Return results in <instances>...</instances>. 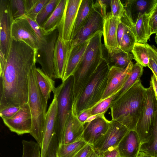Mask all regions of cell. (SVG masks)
<instances>
[{
	"mask_svg": "<svg viewBox=\"0 0 157 157\" xmlns=\"http://www.w3.org/2000/svg\"><path fill=\"white\" fill-rule=\"evenodd\" d=\"M36 50L12 39L3 67L0 69V111L28 103L29 76L36 63Z\"/></svg>",
	"mask_w": 157,
	"mask_h": 157,
	"instance_id": "cell-1",
	"label": "cell"
},
{
	"mask_svg": "<svg viewBox=\"0 0 157 157\" xmlns=\"http://www.w3.org/2000/svg\"><path fill=\"white\" fill-rule=\"evenodd\" d=\"M147 90L140 80L113 100L110 106L112 120L129 130H134L143 109Z\"/></svg>",
	"mask_w": 157,
	"mask_h": 157,
	"instance_id": "cell-2",
	"label": "cell"
},
{
	"mask_svg": "<svg viewBox=\"0 0 157 157\" xmlns=\"http://www.w3.org/2000/svg\"><path fill=\"white\" fill-rule=\"evenodd\" d=\"M103 31L97 33L90 39L82 57L73 73V104L79 97L103 59L101 37Z\"/></svg>",
	"mask_w": 157,
	"mask_h": 157,
	"instance_id": "cell-3",
	"label": "cell"
},
{
	"mask_svg": "<svg viewBox=\"0 0 157 157\" xmlns=\"http://www.w3.org/2000/svg\"><path fill=\"white\" fill-rule=\"evenodd\" d=\"M110 68L104 57L90 80L73 104L72 113L74 116L78 117L83 111L92 108L101 101L106 87Z\"/></svg>",
	"mask_w": 157,
	"mask_h": 157,
	"instance_id": "cell-4",
	"label": "cell"
},
{
	"mask_svg": "<svg viewBox=\"0 0 157 157\" xmlns=\"http://www.w3.org/2000/svg\"><path fill=\"white\" fill-rule=\"evenodd\" d=\"M29 76V104L32 118V127L30 134L41 146L43 141L47 102L38 86L35 75L34 67Z\"/></svg>",
	"mask_w": 157,
	"mask_h": 157,
	"instance_id": "cell-5",
	"label": "cell"
},
{
	"mask_svg": "<svg viewBox=\"0 0 157 157\" xmlns=\"http://www.w3.org/2000/svg\"><path fill=\"white\" fill-rule=\"evenodd\" d=\"M74 78L72 75L56 88L53 92L57 101L55 132L58 144H62L64 129L72 113Z\"/></svg>",
	"mask_w": 157,
	"mask_h": 157,
	"instance_id": "cell-6",
	"label": "cell"
},
{
	"mask_svg": "<svg viewBox=\"0 0 157 157\" xmlns=\"http://www.w3.org/2000/svg\"><path fill=\"white\" fill-rule=\"evenodd\" d=\"M157 110L155 92L150 85L147 88L143 109L134 130L138 134L141 144L146 141L151 134Z\"/></svg>",
	"mask_w": 157,
	"mask_h": 157,
	"instance_id": "cell-7",
	"label": "cell"
},
{
	"mask_svg": "<svg viewBox=\"0 0 157 157\" xmlns=\"http://www.w3.org/2000/svg\"><path fill=\"white\" fill-rule=\"evenodd\" d=\"M58 36L57 29L46 35V43H40L36 52V62L41 65L43 71L53 79L57 78L54 56L55 44Z\"/></svg>",
	"mask_w": 157,
	"mask_h": 157,
	"instance_id": "cell-8",
	"label": "cell"
},
{
	"mask_svg": "<svg viewBox=\"0 0 157 157\" xmlns=\"http://www.w3.org/2000/svg\"><path fill=\"white\" fill-rule=\"evenodd\" d=\"M129 130L121 124L112 120L106 132L92 145L94 150L100 155L106 151L116 148Z\"/></svg>",
	"mask_w": 157,
	"mask_h": 157,
	"instance_id": "cell-9",
	"label": "cell"
},
{
	"mask_svg": "<svg viewBox=\"0 0 157 157\" xmlns=\"http://www.w3.org/2000/svg\"><path fill=\"white\" fill-rule=\"evenodd\" d=\"M14 21L9 0H0V52L6 59L12 40V27Z\"/></svg>",
	"mask_w": 157,
	"mask_h": 157,
	"instance_id": "cell-10",
	"label": "cell"
},
{
	"mask_svg": "<svg viewBox=\"0 0 157 157\" xmlns=\"http://www.w3.org/2000/svg\"><path fill=\"white\" fill-rule=\"evenodd\" d=\"M82 0H67L63 15L57 29L58 37L65 41H71L75 24Z\"/></svg>",
	"mask_w": 157,
	"mask_h": 157,
	"instance_id": "cell-11",
	"label": "cell"
},
{
	"mask_svg": "<svg viewBox=\"0 0 157 157\" xmlns=\"http://www.w3.org/2000/svg\"><path fill=\"white\" fill-rule=\"evenodd\" d=\"M11 131L18 135L30 133L32 127V118L28 103L21 106L16 113L10 118L2 119Z\"/></svg>",
	"mask_w": 157,
	"mask_h": 157,
	"instance_id": "cell-12",
	"label": "cell"
},
{
	"mask_svg": "<svg viewBox=\"0 0 157 157\" xmlns=\"http://www.w3.org/2000/svg\"><path fill=\"white\" fill-rule=\"evenodd\" d=\"M133 65L132 62L124 69L116 67L110 68L101 101L116 94L121 89L130 75Z\"/></svg>",
	"mask_w": 157,
	"mask_h": 157,
	"instance_id": "cell-13",
	"label": "cell"
},
{
	"mask_svg": "<svg viewBox=\"0 0 157 157\" xmlns=\"http://www.w3.org/2000/svg\"><path fill=\"white\" fill-rule=\"evenodd\" d=\"M11 34L13 39L22 41L34 49L38 48L40 41L25 17L14 21Z\"/></svg>",
	"mask_w": 157,
	"mask_h": 157,
	"instance_id": "cell-14",
	"label": "cell"
},
{
	"mask_svg": "<svg viewBox=\"0 0 157 157\" xmlns=\"http://www.w3.org/2000/svg\"><path fill=\"white\" fill-rule=\"evenodd\" d=\"M103 21L102 16L94 10L84 25L72 38L71 41L72 46L85 42L98 32L103 31Z\"/></svg>",
	"mask_w": 157,
	"mask_h": 157,
	"instance_id": "cell-15",
	"label": "cell"
},
{
	"mask_svg": "<svg viewBox=\"0 0 157 157\" xmlns=\"http://www.w3.org/2000/svg\"><path fill=\"white\" fill-rule=\"evenodd\" d=\"M110 121L104 114L100 115L90 121L83 124L84 130L81 138L87 144L93 145L106 132Z\"/></svg>",
	"mask_w": 157,
	"mask_h": 157,
	"instance_id": "cell-16",
	"label": "cell"
},
{
	"mask_svg": "<svg viewBox=\"0 0 157 157\" xmlns=\"http://www.w3.org/2000/svg\"><path fill=\"white\" fill-rule=\"evenodd\" d=\"M121 19L114 17L111 12L104 18L103 35L108 55H112L118 52L117 32Z\"/></svg>",
	"mask_w": 157,
	"mask_h": 157,
	"instance_id": "cell-17",
	"label": "cell"
},
{
	"mask_svg": "<svg viewBox=\"0 0 157 157\" xmlns=\"http://www.w3.org/2000/svg\"><path fill=\"white\" fill-rule=\"evenodd\" d=\"M157 3V0H128L123 4L126 13L133 25L144 14H151Z\"/></svg>",
	"mask_w": 157,
	"mask_h": 157,
	"instance_id": "cell-18",
	"label": "cell"
},
{
	"mask_svg": "<svg viewBox=\"0 0 157 157\" xmlns=\"http://www.w3.org/2000/svg\"><path fill=\"white\" fill-rule=\"evenodd\" d=\"M72 47L71 41H64L58 36L56 42L54 61L57 78L63 79L69 55Z\"/></svg>",
	"mask_w": 157,
	"mask_h": 157,
	"instance_id": "cell-19",
	"label": "cell"
},
{
	"mask_svg": "<svg viewBox=\"0 0 157 157\" xmlns=\"http://www.w3.org/2000/svg\"><path fill=\"white\" fill-rule=\"evenodd\" d=\"M141 143L134 130H129L119 144L117 148L119 157H137Z\"/></svg>",
	"mask_w": 157,
	"mask_h": 157,
	"instance_id": "cell-20",
	"label": "cell"
},
{
	"mask_svg": "<svg viewBox=\"0 0 157 157\" xmlns=\"http://www.w3.org/2000/svg\"><path fill=\"white\" fill-rule=\"evenodd\" d=\"M57 108V101L54 97L46 115L43 138L41 147V157H46L50 141L55 133V124Z\"/></svg>",
	"mask_w": 157,
	"mask_h": 157,
	"instance_id": "cell-21",
	"label": "cell"
},
{
	"mask_svg": "<svg viewBox=\"0 0 157 157\" xmlns=\"http://www.w3.org/2000/svg\"><path fill=\"white\" fill-rule=\"evenodd\" d=\"M90 39L82 43L72 46L69 55L64 76L62 80V82L73 75L82 57Z\"/></svg>",
	"mask_w": 157,
	"mask_h": 157,
	"instance_id": "cell-22",
	"label": "cell"
},
{
	"mask_svg": "<svg viewBox=\"0 0 157 157\" xmlns=\"http://www.w3.org/2000/svg\"><path fill=\"white\" fill-rule=\"evenodd\" d=\"M83 130V124L72 113L65 127L62 144L72 143L81 138Z\"/></svg>",
	"mask_w": 157,
	"mask_h": 157,
	"instance_id": "cell-23",
	"label": "cell"
},
{
	"mask_svg": "<svg viewBox=\"0 0 157 157\" xmlns=\"http://www.w3.org/2000/svg\"><path fill=\"white\" fill-rule=\"evenodd\" d=\"M67 0H59L54 11L41 26L47 35L57 29L63 15Z\"/></svg>",
	"mask_w": 157,
	"mask_h": 157,
	"instance_id": "cell-24",
	"label": "cell"
},
{
	"mask_svg": "<svg viewBox=\"0 0 157 157\" xmlns=\"http://www.w3.org/2000/svg\"><path fill=\"white\" fill-rule=\"evenodd\" d=\"M151 15L147 13L144 14L139 18L133 25L136 43L146 44L151 35L149 25Z\"/></svg>",
	"mask_w": 157,
	"mask_h": 157,
	"instance_id": "cell-25",
	"label": "cell"
},
{
	"mask_svg": "<svg viewBox=\"0 0 157 157\" xmlns=\"http://www.w3.org/2000/svg\"><path fill=\"white\" fill-rule=\"evenodd\" d=\"M93 0H82L78 10L73 30L72 39L84 25L94 10Z\"/></svg>",
	"mask_w": 157,
	"mask_h": 157,
	"instance_id": "cell-26",
	"label": "cell"
},
{
	"mask_svg": "<svg viewBox=\"0 0 157 157\" xmlns=\"http://www.w3.org/2000/svg\"><path fill=\"white\" fill-rule=\"evenodd\" d=\"M34 70L36 80L40 90L46 101L50 98L51 92L55 91V81L53 79L46 75L39 68H37L36 65Z\"/></svg>",
	"mask_w": 157,
	"mask_h": 157,
	"instance_id": "cell-27",
	"label": "cell"
},
{
	"mask_svg": "<svg viewBox=\"0 0 157 157\" xmlns=\"http://www.w3.org/2000/svg\"><path fill=\"white\" fill-rule=\"evenodd\" d=\"M87 144L81 138L72 143L58 144L56 157H74Z\"/></svg>",
	"mask_w": 157,
	"mask_h": 157,
	"instance_id": "cell-28",
	"label": "cell"
},
{
	"mask_svg": "<svg viewBox=\"0 0 157 157\" xmlns=\"http://www.w3.org/2000/svg\"><path fill=\"white\" fill-rule=\"evenodd\" d=\"M105 58L110 68L116 67L124 69L132 62L133 56L130 53L120 51L112 55H108V57Z\"/></svg>",
	"mask_w": 157,
	"mask_h": 157,
	"instance_id": "cell-29",
	"label": "cell"
},
{
	"mask_svg": "<svg viewBox=\"0 0 157 157\" xmlns=\"http://www.w3.org/2000/svg\"><path fill=\"white\" fill-rule=\"evenodd\" d=\"M140 151L152 157H157V110L151 134L146 141L141 144Z\"/></svg>",
	"mask_w": 157,
	"mask_h": 157,
	"instance_id": "cell-30",
	"label": "cell"
},
{
	"mask_svg": "<svg viewBox=\"0 0 157 157\" xmlns=\"http://www.w3.org/2000/svg\"><path fill=\"white\" fill-rule=\"evenodd\" d=\"M143 67L137 63L133 64L130 75L121 89L115 94L114 99L119 97L136 82L140 80L144 71Z\"/></svg>",
	"mask_w": 157,
	"mask_h": 157,
	"instance_id": "cell-31",
	"label": "cell"
},
{
	"mask_svg": "<svg viewBox=\"0 0 157 157\" xmlns=\"http://www.w3.org/2000/svg\"><path fill=\"white\" fill-rule=\"evenodd\" d=\"M133 25L131 21L127 24L120 43V50L127 53L132 52L135 44L136 43Z\"/></svg>",
	"mask_w": 157,
	"mask_h": 157,
	"instance_id": "cell-32",
	"label": "cell"
},
{
	"mask_svg": "<svg viewBox=\"0 0 157 157\" xmlns=\"http://www.w3.org/2000/svg\"><path fill=\"white\" fill-rule=\"evenodd\" d=\"M133 59L143 67L148 65L150 57L146 44L136 43L132 51Z\"/></svg>",
	"mask_w": 157,
	"mask_h": 157,
	"instance_id": "cell-33",
	"label": "cell"
},
{
	"mask_svg": "<svg viewBox=\"0 0 157 157\" xmlns=\"http://www.w3.org/2000/svg\"><path fill=\"white\" fill-rule=\"evenodd\" d=\"M22 144V157H41V148L38 143L24 140Z\"/></svg>",
	"mask_w": 157,
	"mask_h": 157,
	"instance_id": "cell-34",
	"label": "cell"
},
{
	"mask_svg": "<svg viewBox=\"0 0 157 157\" xmlns=\"http://www.w3.org/2000/svg\"><path fill=\"white\" fill-rule=\"evenodd\" d=\"M59 0H49L37 15L36 21L41 27L52 14Z\"/></svg>",
	"mask_w": 157,
	"mask_h": 157,
	"instance_id": "cell-35",
	"label": "cell"
},
{
	"mask_svg": "<svg viewBox=\"0 0 157 157\" xmlns=\"http://www.w3.org/2000/svg\"><path fill=\"white\" fill-rule=\"evenodd\" d=\"M14 20L25 17L26 15L24 0H9Z\"/></svg>",
	"mask_w": 157,
	"mask_h": 157,
	"instance_id": "cell-36",
	"label": "cell"
},
{
	"mask_svg": "<svg viewBox=\"0 0 157 157\" xmlns=\"http://www.w3.org/2000/svg\"><path fill=\"white\" fill-rule=\"evenodd\" d=\"M115 94L102 100L93 107L91 111L92 116L105 114L108 109L110 108L112 102L114 99Z\"/></svg>",
	"mask_w": 157,
	"mask_h": 157,
	"instance_id": "cell-37",
	"label": "cell"
},
{
	"mask_svg": "<svg viewBox=\"0 0 157 157\" xmlns=\"http://www.w3.org/2000/svg\"><path fill=\"white\" fill-rule=\"evenodd\" d=\"M111 13L114 17L121 19L125 12L123 4L120 0H111L110 2Z\"/></svg>",
	"mask_w": 157,
	"mask_h": 157,
	"instance_id": "cell-38",
	"label": "cell"
},
{
	"mask_svg": "<svg viewBox=\"0 0 157 157\" xmlns=\"http://www.w3.org/2000/svg\"><path fill=\"white\" fill-rule=\"evenodd\" d=\"M25 17L35 33L39 39L40 44L46 43L47 42L46 39V34L44 31L42 27L38 24L36 20L32 19L26 16Z\"/></svg>",
	"mask_w": 157,
	"mask_h": 157,
	"instance_id": "cell-39",
	"label": "cell"
},
{
	"mask_svg": "<svg viewBox=\"0 0 157 157\" xmlns=\"http://www.w3.org/2000/svg\"><path fill=\"white\" fill-rule=\"evenodd\" d=\"M49 1V0H37L31 10L26 14L25 16L32 19L36 20L38 14Z\"/></svg>",
	"mask_w": 157,
	"mask_h": 157,
	"instance_id": "cell-40",
	"label": "cell"
},
{
	"mask_svg": "<svg viewBox=\"0 0 157 157\" xmlns=\"http://www.w3.org/2000/svg\"><path fill=\"white\" fill-rule=\"evenodd\" d=\"M58 141L57 136L55 133L50 141L46 157H56V153L58 146Z\"/></svg>",
	"mask_w": 157,
	"mask_h": 157,
	"instance_id": "cell-41",
	"label": "cell"
},
{
	"mask_svg": "<svg viewBox=\"0 0 157 157\" xmlns=\"http://www.w3.org/2000/svg\"><path fill=\"white\" fill-rule=\"evenodd\" d=\"M108 1L97 0L94 4V10L98 12L104 18L106 16L107 2Z\"/></svg>",
	"mask_w": 157,
	"mask_h": 157,
	"instance_id": "cell-42",
	"label": "cell"
},
{
	"mask_svg": "<svg viewBox=\"0 0 157 157\" xmlns=\"http://www.w3.org/2000/svg\"><path fill=\"white\" fill-rule=\"evenodd\" d=\"M20 107L10 106L0 111V116L2 119L10 118L18 112Z\"/></svg>",
	"mask_w": 157,
	"mask_h": 157,
	"instance_id": "cell-43",
	"label": "cell"
},
{
	"mask_svg": "<svg viewBox=\"0 0 157 157\" xmlns=\"http://www.w3.org/2000/svg\"><path fill=\"white\" fill-rule=\"evenodd\" d=\"M149 25L151 34H157V13L154 11L150 17Z\"/></svg>",
	"mask_w": 157,
	"mask_h": 157,
	"instance_id": "cell-44",
	"label": "cell"
},
{
	"mask_svg": "<svg viewBox=\"0 0 157 157\" xmlns=\"http://www.w3.org/2000/svg\"><path fill=\"white\" fill-rule=\"evenodd\" d=\"M93 150V146L87 144L78 151L74 157H88Z\"/></svg>",
	"mask_w": 157,
	"mask_h": 157,
	"instance_id": "cell-45",
	"label": "cell"
},
{
	"mask_svg": "<svg viewBox=\"0 0 157 157\" xmlns=\"http://www.w3.org/2000/svg\"><path fill=\"white\" fill-rule=\"evenodd\" d=\"M147 46L149 57L152 58L157 64V48L147 43Z\"/></svg>",
	"mask_w": 157,
	"mask_h": 157,
	"instance_id": "cell-46",
	"label": "cell"
},
{
	"mask_svg": "<svg viewBox=\"0 0 157 157\" xmlns=\"http://www.w3.org/2000/svg\"><path fill=\"white\" fill-rule=\"evenodd\" d=\"M92 108L85 110L77 117L79 121L82 123H85L88 119L92 116Z\"/></svg>",
	"mask_w": 157,
	"mask_h": 157,
	"instance_id": "cell-47",
	"label": "cell"
},
{
	"mask_svg": "<svg viewBox=\"0 0 157 157\" xmlns=\"http://www.w3.org/2000/svg\"><path fill=\"white\" fill-rule=\"evenodd\" d=\"M99 155L100 157H119L117 148L106 151Z\"/></svg>",
	"mask_w": 157,
	"mask_h": 157,
	"instance_id": "cell-48",
	"label": "cell"
},
{
	"mask_svg": "<svg viewBox=\"0 0 157 157\" xmlns=\"http://www.w3.org/2000/svg\"><path fill=\"white\" fill-rule=\"evenodd\" d=\"M149 57V63L147 66L157 78V64L152 58Z\"/></svg>",
	"mask_w": 157,
	"mask_h": 157,
	"instance_id": "cell-49",
	"label": "cell"
},
{
	"mask_svg": "<svg viewBox=\"0 0 157 157\" xmlns=\"http://www.w3.org/2000/svg\"><path fill=\"white\" fill-rule=\"evenodd\" d=\"M150 85L151 86L153 89L157 102V78L153 74L151 77Z\"/></svg>",
	"mask_w": 157,
	"mask_h": 157,
	"instance_id": "cell-50",
	"label": "cell"
},
{
	"mask_svg": "<svg viewBox=\"0 0 157 157\" xmlns=\"http://www.w3.org/2000/svg\"><path fill=\"white\" fill-rule=\"evenodd\" d=\"M37 0H24L26 14L31 10Z\"/></svg>",
	"mask_w": 157,
	"mask_h": 157,
	"instance_id": "cell-51",
	"label": "cell"
},
{
	"mask_svg": "<svg viewBox=\"0 0 157 157\" xmlns=\"http://www.w3.org/2000/svg\"><path fill=\"white\" fill-rule=\"evenodd\" d=\"M139 155L140 157H152L141 151L139 152Z\"/></svg>",
	"mask_w": 157,
	"mask_h": 157,
	"instance_id": "cell-52",
	"label": "cell"
},
{
	"mask_svg": "<svg viewBox=\"0 0 157 157\" xmlns=\"http://www.w3.org/2000/svg\"><path fill=\"white\" fill-rule=\"evenodd\" d=\"M98 154L94 150L88 157H95Z\"/></svg>",
	"mask_w": 157,
	"mask_h": 157,
	"instance_id": "cell-53",
	"label": "cell"
},
{
	"mask_svg": "<svg viewBox=\"0 0 157 157\" xmlns=\"http://www.w3.org/2000/svg\"><path fill=\"white\" fill-rule=\"evenodd\" d=\"M154 11L157 13V3L155 6V8L154 9Z\"/></svg>",
	"mask_w": 157,
	"mask_h": 157,
	"instance_id": "cell-54",
	"label": "cell"
},
{
	"mask_svg": "<svg viewBox=\"0 0 157 157\" xmlns=\"http://www.w3.org/2000/svg\"><path fill=\"white\" fill-rule=\"evenodd\" d=\"M155 41L157 46V36H155Z\"/></svg>",
	"mask_w": 157,
	"mask_h": 157,
	"instance_id": "cell-55",
	"label": "cell"
},
{
	"mask_svg": "<svg viewBox=\"0 0 157 157\" xmlns=\"http://www.w3.org/2000/svg\"><path fill=\"white\" fill-rule=\"evenodd\" d=\"M95 157H100V156L98 154Z\"/></svg>",
	"mask_w": 157,
	"mask_h": 157,
	"instance_id": "cell-56",
	"label": "cell"
},
{
	"mask_svg": "<svg viewBox=\"0 0 157 157\" xmlns=\"http://www.w3.org/2000/svg\"><path fill=\"white\" fill-rule=\"evenodd\" d=\"M137 157H140V155H139V154L138 155V156H137Z\"/></svg>",
	"mask_w": 157,
	"mask_h": 157,
	"instance_id": "cell-57",
	"label": "cell"
},
{
	"mask_svg": "<svg viewBox=\"0 0 157 157\" xmlns=\"http://www.w3.org/2000/svg\"><path fill=\"white\" fill-rule=\"evenodd\" d=\"M156 36H157V34H156Z\"/></svg>",
	"mask_w": 157,
	"mask_h": 157,
	"instance_id": "cell-58",
	"label": "cell"
},
{
	"mask_svg": "<svg viewBox=\"0 0 157 157\" xmlns=\"http://www.w3.org/2000/svg\"></svg>",
	"mask_w": 157,
	"mask_h": 157,
	"instance_id": "cell-59",
	"label": "cell"
}]
</instances>
